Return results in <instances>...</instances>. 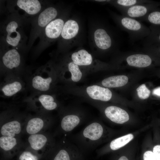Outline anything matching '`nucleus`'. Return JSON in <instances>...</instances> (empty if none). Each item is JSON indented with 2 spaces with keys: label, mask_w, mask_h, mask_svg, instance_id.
Returning a JSON list of instances; mask_svg holds the SVG:
<instances>
[{
  "label": "nucleus",
  "mask_w": 160,
  "mask_h": 160,
  "mask_svg": "<svg viewBox=\"0 0 160 160\" xmlns=\"http://www.w3.org/2000/svg\"><path fill=\"white\" fill-rule=\"evenodd\" d=\"M105 134L103 126L99 122H94L87 125L81 132L79 138L86 145L95 147L102 140Z\"/></svg>",
  "instance_id": "obj_12"
},
{
  "label": "nucleus",
  "mask_w": 160,
  "mask_h": 160,
  "mask_svg": "<svg viewBox=\"0 0 160 160\" xmlns=\"http://www.w3.org/2000/svg\"><path fill=\"white\" fill-rule=\"evenodd\" d=\"M33 116L28 119L25 127V131L29 135L41 133L49 120L44 113Z\"/></svg>",
  "instance_id": "obj_16"
},
{
  "label": "nucleus",
  "mask_w": 160,
  "mask_h": 160,
  "mask_svg": "<svg viewBox=\"0 0 160 160\" xmlns=\"http://www.w3.org/2000/svg\"><path fill=\"white\" fill-rule=\"evenodd\" d=\"M19 142L16 137L1 136L0 137V147L5 158H10L18 148Z\"/></svg>",
  "instance_id": "obj_18"
},
{
  "label": "nucleus",
  "mask_w": 160,
  "mask_h": 160,
  "mask_svg": "<svg viewBox=\"0 0 160 160\" xmlns=\"http://www.w3.org/2000/svg\"><path fill=\"white\" fill-rule=\"evenodd\" d=\"M128 77L125 75H119L111 76L103 80L102 85L106 87L115 88L123 86L128 81Z\"/></svg>",
  "instance_id": "obj_25"
},
{
  "label": "nucleus",
  "mask_w": 160,
  "mask_h": 160,
  "mask_svg": "<svg viewBox=\"0 0 160 160\" xmlns=\"http://www.w3.org/2000/svg\"><path fill=\"white\" fill-rule=\"evenodd\" d=\"M48 1L38 0H10L7 1V7L16 8V9H9L17 11L20 10L24 12L23 15L30 22L31 18L39 13L47 5Z\"/></svg>",
  "instance_id": "obj_8"
},
{
  "label": "nucleus",
  "mask_w": 160,
  "mask_h": 160,
  "mask_svg": "<svg viewBox=\"0 0 160 160\" xmlns=\"http://www.w3.org/2000/svg\"><path fill=\"white\" fill-rule=\"evenodd\" d=\"M153 93L154 95L160 96V87H158L154 89Z\"/></svg>",
  "instance_id": "obj_35"
},
{
  "label": "nucleus",
  "mask_w": 160,
  "mask_h": 160,
  "mask_svg": "<svg viewBox=\"0 0 160 160\" xmlns=\"http://www.w3.org/2000/svg\"><path fill=\"white\" fill-rule=\"evenodd\" d=\"M126 60L129 65L138 68L148 67L151 65L152 61L150 55L141 53L130 55L127 56Z\"/></svg>",
  "instance_id": "obj_21"
},
{
  "label": "nucleus",
  "mask_w": 160,
  "mask_h": 160,
  "mask_svg": "<svg viewBox=\"0 0 160 160\" xmlns=\"http://www.w3.org/2000/svg\"><path fill=\"white\" fill-rule=\"evenodd\" d=\"M0 50L1 74L12 73L22 76L26 68L23 54L16 48L1 44Z\"/></svg>",
  "instance_id": "obj_4"
},
{
  "label": "nucleus",
  "mask_w": 160,
  "mask_h": 160,
  "mask_svg": "<svg viewBox=\"0 0 160 160\" xmlns=\"http://www.w3.org/2000/svg\"><path fill=\"white\" fill-rule=\"evenodd\" d=\"M63 12L57 6L50 4L38 15L31 19L30 23L31 27L27 43V51L30 50L45 27Z\"/></svg>",
  "instance_id": "obj_5"
},
{
  "label": "nucleus",
  "mask_w": 160,
  "mask_h": 160,
  "mask_svg": "<svg viewBox=\"0 0 160 160\" xmlns=\"http://www.w3.org/2000/svg\"><path fill=\"white\" fill-rule=\"evenodd\" d=\"M7 11L8 14L0 23V44L16 48L25 54L28 52L27 38L24 27L29 21L16 10Z\"/></svg>",
  "instance_id": "obj_1"
},
{
  "label": "nucleus",
  "mask_w": 160,
  "mask_h": 160,
  "mask_svg": "<svg viewBox=\"0 0 160 160\" xmlns=\"http://www.w3.org/2000/svg\"><path fill=\"white\" fill-rule=\"evenodd\" d=\"M117 160H129L126 156H123L120 157Z\"/></svg>",
  "instance_id": "obj_36"
},
{
  "label": "nucleus",
  "mask_w": 160,
  "mask_h": 160,
  "mask_svg": "<svg viewBox=\"0 0 160 160\" xmlns=\"http://www.w3.org/2000/svg\"><path fill=\"white\" fill-rule=\"evenodd\" d=\"M133 138V135L131 133L116 138L111 142L109 147L112 151L117 150L128 143Z\"/></svg>",
  "instance_id": "obj_27"
},
{
  "label": "nucleus",
  "mask_w": 160,
  "mask_h": 160,
  "mask_svg": "<svg viewBox=\"0 0 160 160\" xmlns=\"http://www.w3.org/2000/svg\"><path fill=\"white\" fill-rule=\"evenodd\" d=\"M80 31V25L77 20L73 18L67 19L58 40V49L63 50L70 47L72 41L78 37Z\"/></svg>",
  "instance_id": "obj_11"
},
{
  "label": "nucleus",
  "mask_w": 160,
  "mask_h": 160,
  "mask_svg": "<svg viewBox=\"0 0 160 160\" xmlns=\"http://www.w3.org/2000/svg\"><path fill=\"white\" fill-rule=\"evenodd\" d=\"M81 122V119L78 116L73 114L67 115L61 119L60 127L64 132H69L77 127Z\"/></svg>",
  "instance_id": "obj_22"
},
{
  "label": "nucleus",
  "mask_w": 160,
  "mask_h": 160,
  "mask_svg": "<svg viewBox=\"0 0 160 160\" xmlns=\"http://www.w3.org/2000/svg\"><path fill=\"white\" fill-rule=\"evenodd\" d=\"M71 57L72 61L79 66L89 65L93 61L92 55L84 49H80L73 53Z\"/></svg>",
  "instance_id": "obj_23"
},
{
  "label": "nucleus",
  "mask_w": 160,
  "mask_h": 160,
  "mask_svg": "<svg viewBox=\"0 0 160 160\" xmlns=\"http://www.w3.org/2000/svg\"><path fill=\"white\" fill-rule=\"evenodd\" d=\"M46 155L49 160H82V158L80 150L72 144L56 147L52 152Z\"/></svg>",
  "instance_id": "obj_13"
},
{
  "label": "nucleus",
  "mask_w": 160,
  "mask_h": 160,
  "mask_svg": "<svg viewBox=\"0 0 160 160\" xmlns=\"http://www.w3.org/2000/svg\"><path fill=\"white\" fill-rule=\"evenodd\" d=\"M86 91L91 98L96 100L107 101L112 96V92L108 89L96 85L88 87Z\"/></svg>",
  "instance_id": "obj_20"
},
{
  "label": "nucleus",
  "mask_w": 160,
  "mask_h": 160,
  "mask_svg": "<svg viewBox=\"0 0 160 160\" xmlns=\"http://www.w3.org/2000/svg\"><path fill=\"white\" fill-rule=\"evenodd\" d=\"M42 155L29 148L19 152L17 160H40Z\"/></svg>",
  "instance_id": "obj_29"
},
{
  "label": "nucleus",
  "mask_w": 160,
  "mask_h": 160,
  "mask_svg": "<svg viewBox=\"0 0 160 160\" xmlns=\"http://www.w3.org/2000/svg\"><path fill=\"white\" fill-rule=\"evenodd\" d=\"M52 65L49 62L35 69H26L23 77L31 93L49 92L53 81Z\"/></svg>",
  "instance_id": "obj_2"
},
{
  "label": "nucleus",
  "mask_w": 160,
  "mask_h": 160,
  "mask_svg": "<svg viewBox=\"0 0 160 160\" xmlns=\"http://www.w3.org/2000/svg\"><path fill=\"white\" fill-rule=\"evenodd\" d=\"M139 97L142 99H145L150 96V91L146 87L145 84H142L136 89Z\"/></svg>",
  "instance_id": "obj_31"
},
{
  "label": "nucleus",
  "mask_w": 160,
  "mask_h": 160,
  "mask_svg": "<svg viewBox=\"0 0 160 160\" xmlns=\"http://www.w3.org/2000/svg\"><path fill=\"white\" fill-rule=\"evenodd\" d=\"M149 28L151 33L148 36L143 39V47L160 44V27L151 25Z\"/></svg>",
  "instance_id": "obj_26"
},
{
  "label": "nucleus",
  "mask_w": 160,
  "mask_h": 160,
  "mask_svg": "<svg viewBox=\"0 0 160 160\" xmlns=\"http://www.w3.org/2000/svg\"><path fill=\"white\" fill-rule=\"evenodd\" d=\"M111 15L120 28L128 33L132 42L144 39L150 33L149 28L137 20L114 13Z\"/></svg>",
  "instance_id": "obj_6"
},
{
  "label": "nucleus",
  "mask_w": 160,
  "mask_h": 160,
  "mask_svg": "<svg viewBox=\"0 0 160 160\" xmlns=\"http://www.w3.org/2000/svg\"><path fill=\"white\" fill-rule=\"evenodd\" d=\"M28 141L29 148L39 153V152H42V156L45 153L46 147L52 151L56 148L53 140L41 133L29 135Z\"/></svg>",
  "instance_id": "obj_14"
},
{
  "label": "nucleus",
  "mask_w": 160,
  "mask_h": 160,
  "mask_svg": "<svg viewBox=\"0 0 160 160\" xmlns=\"http://www.w3.org/2000/svg\"><path fill=\"white\" fill-rule=\"evenodd\" d=\"M137 20L145 21L151 24V25L160 27V7L155 9L145 16Z\"/></svg>",
  "instance_id": "obj_28"
},
{
  "label": "nucleus",
  "mask_w": 160,
  "mask_h": 160,
  "mask_svg": "<svg viewBox=\"0 0 160 160\" xmlns=\"http://www.w3.org/2000/svg\"><path fill=\"white\" fill-rule=\"evenodd\" d=\"M0 84V96L4 98L15 96L27 90L23 76L14 73L7 74Z\"/></svg>",
  "instance_id": "obj_7"
},
{
  "label": "nucleus",
  "mask_w": 160,
  "mask_h": 160,
  "mask_svg": "<svg viewBox=\"0 0 160 160\" xmlns=\"http://www.w3.org/2000/svg\"><path fill=\"white\" fill-rule=\"evenodd\" d=\"M49 92L31 93L24 101L39 113H44L47 111L55 109L58 106L53 96Z\"/></svg>",
  "instance_id": "obj_9"
},
{
  "label": "nucleus",
  "mask_w": 160,
  "mask_h": 160,
  "mask_svg": "<svg viewBox=\"0 0 160 160\" xmlns=\"http://www.w3.org/2000/svg\"><path fill=\"white\" fill-rule=\"evenodd\" d=\"M143 160H156L153 152L148 151L145 152L143 155Z\"/></svg>",
  "instance_id": "obj_33"
},
{
  "label": "nucleus",
  "mask_w": 160,
  "mask_h": 160,
  "mask_svg": "<svg viewBox=\"0 0 160 160\" xmlns=\"http://www.w3.org/2000/svg\"><path fill=\"white\" fill-rule=\"evenodd\" d=\"M68 68L71 75L72 80L74 82H78L81 79L82 73L79 65L73 61L68 63Z\"/></svg>",
  "instance_id": "obj_30"
},
{
  "label": "nucleus",
  "mask_w": 160,
  "mask_h": 160,
  "mask_svg": "<svg viewBox=\"0 0 160 160\" xmlns=\"http://www.w3.org/2000/svg\"><path fill=\"white\" fill-rule=\"evenodd\" d=\"M159 7H160V2L154 1L151 3L137 5L119 11L123 16L138 20Z\"/></svg>",
  "instance_id": "obj_15"
},
{
  "label": "nucleus",
  "mask_w": 160,
  "mask_h": 160,
  "mask_svg": "<svg viewBox=\"0 0 160 160\" xmlns=\"http://www.w3.org/2000/svg\"><path fill=\"white\" fill-rule=\"evenodd\" d=\"M67 17V13L63 12L43 29L39 37V42L33 49L34 56H39L54 42L58 40Z\"/></svg>",
  "instance_id": "obj_3"
},
{
  "label": "nucleus",
  "mask_w": 160,
  "mask_h": 160,
  "mask_svg": "<svg viewBox=\"0 0 160 160\" xmlns=\"http://www.w3.org/2000/svg\"><path fill=\"white\" fill-rule=\"evenodd\" d=\"M144 47L147 50L160 54V44H153Z\"/></svg>",
  "instance_id": "obj_32"
},
{
  "label": "nucleus",
  "mask_w": 160,
  "mask_h": 160,
  "mask_svg": "<svg viewBox=\"0 0 160 160\" xmlns=\"http://www.w3.org/2000/svg\"><path fill=\"white\" fill-rule=\"evenodd\" d=\"M22 124L20 121L14 119L7 121L0 128L1 136L16 137L22 131Z\"/></svg>",
  "instance_id": "obj_19"
},
{
  "label": "nucleus",
  "mask_w": 160,
  "mask_h": 160,
  "mask_svg": "<svg viewBox=\"0 0 160 160\" xmlns=\"http://www.w3.org/2000/svg\"><path fill=\"white\" fill-rule=\"evenodd\" d=\"M106 117L111 121L118 124H122L127 121L129 116L123 109L115 106L107 107L104 111Z\"/></svg>",
  "instance_id": "obj_17"
},
{
  "label": "nucleus",
  "mask_w": 160,
  "mask_h": 160,
  "mask_svg": "<svg viewBox=\"0 0 160 160\" xmlns=\"http://www.w3.org/2000/svg\"><path fill=\"white\" fill-rule=\"evenodd\" d=\"M93 41L95 47L103 51H107L118 47L119 43L111 31L106 25L101 24L93 32Z\"/></svg>",
  "instance_id": "obj_10"
},
{
  "label": "nucleus",
  "mask_w": 160,
  "mask_h": 160,
  "mask_svg": "<svg viewBox=\"0 0 160 160\" xmlns=\"http://www.w3.org/2000/svg\"><path fill=\"white\" fill-rule=\"evenodd\" d=\"M153 152L156 160H160V145L155 146L153 149Z\"/></svg>",
  "instance_id": "obj_34"
},
{
  "label": "nucleus",
  "mask_w": 160,
  "mask_h": 160,
  "mask_svg": "<svg viewBox=\"0 0 160 160\" xmlns=\"http://www.w3.org/2000/svg\"><path fill=\"white\" fill-rule=\"evenodd\" d=\"M154 1L148 0H108L107 3L111 4L119 10L137 5L151 3Z\"/></svg>",
  "instance_id": "obj_24"
}]
</instances>
